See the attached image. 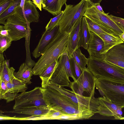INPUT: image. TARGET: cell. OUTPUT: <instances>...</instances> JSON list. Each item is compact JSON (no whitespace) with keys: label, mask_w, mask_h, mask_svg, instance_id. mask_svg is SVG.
Returning a JSON list of instances; mask_svg holds the SVG:
<instances>
[{"label":"cell","mask_w":124,"mask_h":124,"mask_svg":"<svg viewBox=\"0 0 124 124\" xmlns=\"http://www.w3.org/2000/svg\"><path fill=\"white\" fill-rule=\"evenodd\" d=\"M72 56L82 71L86 68V66L87 64L88 58L82 54L79 48H78L75 51Z\"/></svg>","instance_id":"cell-28"},{"label":"cell","mask_w":124,"mask_h":124,"mask_svg":"<svg viewBox=\"0 0 124 124\" xmlns=\"http://www.w3.org/2000/svg\"><path fill=\"white\" fill-rule=\"evenodd\" d=\"M14 0H0V14H1L13 3Z\"/></svg>","instance_id":"cell-33"},{"label":"cell","mask_w":124,"mask_h":124,"mask_svg":"<svg viewBox=\"0 0 124 124\" xmlns=\"http://www.w3.org/2000/svg\"><path fill=\"white\" fill-rule=\"evenodd\" d=\"M36 7L30 0H25L24 6V15L29 23L39 22L40 16Z\"/></svg>","instance_id":"cell-19"},{"label":"cell","mask_w":124,"mask_h":124,"mask_svg":"<svg viewBox=\"0 0 124 124\" xmlns=\"http://www.w3.org/2000/svg\"><path fill=\"white\" fill-rule=\"evenodd\" d=\"M65 4V8L59 24V30L70 33L77 22L84 16L88 2L85 0H81L75 5Z\"/></svg>","instance_id":"cell-6"},{"label":"cell","mask_w":124,"mask_h":124,"mask_svg":"<svg viewBox=\"0 0 124 124\" xmlns=\"http://www.w3.org/2000/svg\"><path fill=\"white\" fill-rule=\"evenodd\" d=\"M95 87L102 96L122 108L124 107V82L97 78Z\"/></svg>","instance_id":"cell-4"},{"label":"cell","mask_w":124,"mask_h":124,"mask_svg":"<svg viewBox=\"0 0 124 124\" xmlns=\"http://www.w3.org/2000/svg\"><path fill=\"white\" fill-rule=\"evenodd\" d=\"M85 0L87 1L88 0Z\"/></svg>","instance_id":"cell-44"},{"label":"cell","mask_w":124,"mask_h":124,"mask_svg":"<svg viewBox=\"0 0 124 124\" xmlns=\"http://www.w3.org/2000/svg\"><path fill=\"white\" fill-rule=\"evenodd\" d=\"M71 77L74 81L76 80L71 70L69 57L68 52L62 54L59 57L50 78V81L61 87H69Z\"/></svg>","instance_id":"cell-8"},{"label":"cell","mask_w":124,"mask_h":124,"mask_svg":"<svg viewBox=\"0 0 124 124\" xmlns=\"http://www.w3.org/2000/svg\"><path fill=\"white\" fill-rule=\"evenodd\" d=\"M42 91L44 100L49 109L64 114L77 115L81 119H88L95 114L85 106L76 103L50 84L47 88H42Z\"/></svg>","instance_id":"cell-1"},{"label":"cell","mask_w":124,"mask_h":124,"mask_svg":"<svg viewBox=\"0 0 124 124\" xmlns=\"http://www.w3.org/2000/svg\"><path fill=\"white\" fill-rule=\"evenodd\" d=\"M30 24L25 18L22 9L19 6L14 14L6 20L4 27L8 31L9 36L12 40L16 41L26 37Z\"/></svg>","instance_id":"cell-5"},{"label":"cell","mask_w":124,"mask_h":124,"mask_svg":"<svg viewBox=\"0 0 124 124\" xmlns=\"http://www.w3.org/2000/svg\"><path fill=\"white\" fill-rule=\"evenodd\" d=\"M46 0H41V3L42 5L45 2Z\"/></svg>","instance_id":"cell-42"},{"label":"cell","mask_w":124,"mask_h":124,"mask_svg":"<svg viewBox=\"0 0 124 124\" xmlns=\"http://www.w3.org/2000/svg\"><path fill=\"white\" fill-rule=\"evenodd\" d=\"M49 84L69 97L76 103L80 104L85 106L94 112V113L97 110L98 107L99 105L98 98L90 96H86L75 93L72 90L59 86L50 82Z\"/></svg>","instance_id":"cell-11"},{"label":"cell","mask_w":124,"mask_h":124,"mask_svg":"<svg viewBox=\"0 0 124 124\" xmlns=\"http://www.w3.org/2000/svg\"><path fill=\"white\" fill-rule=\"evenodd\" d=\"M63 13V11H62L60 14L54 17L51 18L46 25L45 27V30H51L58 25L62 16Z\"/></svg>","instance_id":"cell-32"},{"label":"cell","mask_w":124,"mask_h":124,"mask_svg":"<svg viewBox=\"0 0 124 124\" xmlns=\"http://www.w3.org/2000/svg\"><path fill=\"white\" fill-rule=\"evenodd\" d=\"M0 99H4L7 103L15 100L18 95L10 93L8 90L6 83L2 81H0Z\"/></svg>","instance_id":"cell-27"},{"label":"cell","mask_w":124,"mask_h":124,"mask_svg":"<svg viewBox=\"0 0 124 124\" xmlns=\"http://www.w3.org/2000/svg\"><path fill=\"white\" fill-rule=\"evenodd\" d=\"M98 101L99 105L95 113H98L104 116H113L116 120H121L123 117L122 107L112 102L105 97H98Z\"/></svg>","instance_id":"cell-12"},{"label":"cell","mask_w":124,"mask_h":124,"mask_svg":"<svg viewBox=\"0 0 124 124\" xmlns=\"http://www.w3.org/2000/svg\"><path fill=\"white\" fill-rule=\"evenodd\" d=\"M85 17L89 31L93 32L98 35L104 33H108L90 19Z\"/></svg>","instance_id":"cell-30"},{"label":"cell","mask_w":124,"mask_h":124,"mask_svg":"<svg viewBox=\"0 0 124 124\" xmlns=\"http://www.w3.org/2000/svg\"><path fill=\"white\" fill-rule=\"evenodd\" d=\"M110 18L122 29L124 31V19L112 15H109Z\"/></svg>","instance_id":"cell-34"},{"label":"cell","mask_w":124,"mask_h":124,"mask_svg":"<svg viewBox=\"0 0 124 124\" xmlns=\"http://www.w3.org/2000/svg\"><path fill=\"white\" fill-rule=\"evenodd\" d=\"M103 55L107 62L124 70V43L117 45Z\"/></svg>","instance_id":"cell-13"},{"label":"cell","mask_w":124,"mask_h":124,"mask_svg":"<svg viewBox=\"0 0 124 124\" xmlns=\"http://www.w3.org/2000/svg\"><path fill=\"white\" fill-rule=\"evenodd\" d=\"M71 70L74 77L77 80L82 74L83 71L72 56L69 58Z\"/></svg>","instance_id":"cell-29"},{"label":"cell","mask_w":124,"mask_h":124,"mask_svg":"<svg viewBox=\"0 0 124 124\" xmlns=\"http://www.w3.org/2000/svg\"><path fill=\"white\" fill-rule=\"evenodd\" d=\"M93 5L96 8L101 12L103 13H105L104 12L102 8L100 5V3H96Z\"/></svg>","instance_id":"cell-38"},{"label":"cell","mask_w":124,"mask_h":124,"mask_svg":"<svg viewBox=\"0 0 124 124\" xmlns=\"http://www.w3.org/2000/svg\"><path fill=\"white\" fill-rule=\"evenodd\" d=\"M90 36V31L85 17L83 16L82 18L79 31L78 47H82L87 50Z\"/></svg>","instance_id":"cell-21"},{"label":"cell","mask_w":124,"mask_h":124,"mask_svg":"<svg viewBox=\"0 0 124 124\" xmlns=\"http://www.w3.org/2000/svg\"><path fill=\"white\" fill-rule=\"evenodd\" d=\"M102 0H89L87 1L93 5L96 3H100Z\"/></svg>","instance_id":"cell-39"},{"label":"cell","mask_w":124,"mask_h":124,"mask_svg":"<svg viewBox=\"0 0 124 124\" xmlns=\"http://www.w3.org/2000/svg\"><path fill=\"white\" fill-rule=\"evenodd\" d=\"M88 5L84 16L98 25L108 33L119 36L124 32L110 17L108 13H102L88 1Z\"/></svg>","instance_id":"cell-7"},{"label":"cell","mask_w":124,"mask_h":124,"mask_svg":"<svg viewBox=\"0 0 124 124\" xmlns=\"http://www.w3.org/2000/svg\"><path fill=\"white\" fill-rule=\"evenodd\" d=\"M0 120H15L16 117H10L7 116H5L2 115V114L0 113Z\"/></svg>","instance_id":"cell-36"},{"label":"cell","mask_w":124,"mask_h":124,"mask_svg":"<svg viewBox=\"0 0 124 124\" xmlns=\"http://www.w3.org/2000/svg\"><path fill=\"white\" fill-rule=\"evenodd\" d=\"M6 84L9 92L14 94H17L19 92L25 91L28 89L26 84L14 76L11 80Z\"/></svg>","instance_id":"cell-23"},{"label":"cell","mask_w":124,"mask_h":124,"mask_svg":"<svg viewBox=\"0 0 124 124\" xmlns=\"http://www.w3.org/2000/svg\"><path fill=\"white\" fill-rule=\"evenodd\" d=\"M87 69L97 78L124 82V70L108 63L103 58H88Z\"/></svg>","instance_id":"cell-3"},{"label":"cell","mask_w":124,"mask_h":124,"mask_svg":"<svg viewBox=\"0 0 124 124\" xmlns=\"http://www.w3.org/2000/svg\"><path fill=\"white\" fill-rule=\"evenodd\" d=\"M96 78L86 68L77 80L71 82L69 87L75 93L83 95L85 92L89 96L94 97Z\"/></svg>","instance_id":"cell-10"},{"label":"cell","mask_w":124,"mask_h":124,"mask_svg":"<svg viewBox=\"0 0 124 124\" xmlns=\"http://www.w3.org/2000/svg\"><path fill=\"white\" fill-rule=\"evenodd\" d=\"M59 31V25L51 30H45L43 32L36 47L32 53V56L36 58L40 57Z\"/></svg>","instance_id":"cell-14"},{"label":"cell","mask_w":124,"mask_h":124,"mask_svg":"<svg viewBox=\"0 0 124 124\" xmlns=\"http://www.w3.org/2000/svg\"><path fill=\"white\" fill-rule=\"evenodd\" d=\"M119 36L121 39L124 42V32L120 35Z\"/></svg>","instance_id":"cell-41"},{"label":"cell","mask_w":124,"mask_h":124,"mask_svg":"<svg viewBox=\"0 0 124 124\" xmlns=\"http://www.w3.org/2000/svg\"><path fill=\"white\" fill-rule=\"evenodd\" d=\"M15 69L10 68L8 65L7 60L0 61V81L6 83L11 80L14 77Z\"/></svg>","instance_id":"cell-24"},{"label":"cell","mask_w":124,"mask_h":124,"mask_svg":"<svg viewBox=\"0 0 124 124\" xmlns=\"http://www.w3.org/2000/svg\"><path fill=\"white\" fill-rule=\"evenodd\" d=\"M103 40L104 46L100 52L101 55L105 54L109 50L115 46L124 42L119 36L108 33H104L98 35Z\"/></svg>","instance_id":"cell-18"},{"label":"cell","mask_w":124,"mask_h":124,"mask_svg":"<svg viewBox=\"0 0 124 124\" xmlns=\"http://www.w3.org/2000/svg\"><path fill=\"white\" fill-rule=\"evenodd\" d=\"M49 110L48 107L46 105L28 107L4 112L25 114L34 116L44 115L47 113Z\"/></svg>","instance_id":"cell-17"},{"label":"cell","mask_w":124,"mask_h":124,"mask_svg":"<svg viewBox=\"0 0 124 124\" xmlns=\"http://www.w3.org/2000/svg\"><path fill=\"white\" fill-rule=\"evenodd\" d=\"M90 32V36L87 49L89 56L90 58H101L102 55L100 54V53L104 46L103 41L98 35L92 31Z\"/></svg>","instance_id":"cell-15"},{"label":"cell","mask_w":124,"mask_h":124,"mask_svg":"<svg viewBox=\"0 0 124 124\" xmlns=\"http://www.w3.org/2000/svg\"><path fill=\"white\" fill-rule=\"evenodd\" d=\"M69 33L60 31L55 35L33 68V75H39L63 54L68 53Z\"/></svg>","instance_id":"cell-2"},{"label":"cell","mask_w":124,"mask_h":124,"mask_svg":"<svg viewBox=\"0 0 124 124\" xmlns=\"http://www.w3.org/2000/svg\"><path fill=\"white\" fill-rule=\"evenodd\" d=\"M13 41L9 36H0V54H3L4 51L11 46Z\"/></svg>","instance_id":"cell-31"},{"label":"cell","mask_w":124,"mask_h":124,"mask_svg":"<svg viewBox=\"0 0 124 124\" xmlns=\"http://www.w3.org/2000/svg\"><path fill=\"white\" fill-rule=\"evenodd\" d=\"M67 0H46L42 5L45 10L54 16H57L62 12V6L66 3Z\"/></svg>","instance_id":"cell-22"},{"label":"cell","mask_w":124,"mask_h":124,"mask_svg":"<svg viewBox=\"0 0 124 124\" xmlns=\"http://www.w3.org/2000/svg\"><path fill=\"white\" fill-rule=\"evenodd\" d=\"M21 0H14L12 4L3 13L0 14V23L4 25L9 17L14 14L15 11L20 6Z\"/></svg>","instance_id":"cell-26"},{"label":"cell","mask_w":124,"mask_h":124,"mask_svg":"<svg viewBox=\"0 0 124 124\" xmlns=\"http://www.w3.org/2000/svg\"><path fill=\"white\" fill-rule=\"evenodd\" d=\"M58 60H55L39 75L41 80L42 88H46L48 87L50 82V78L51 76L54 71Z\"/></svg>","instance_id":"cell-25"},{"label":"cell","mask_w":124,"mask_h":124,"mask_svg":"<svg viewBox=\"0 0 124 124\" xmlns=\"http://www.w3.org/2000/svg\"><path fill=\"white\" fill-rule=\"evenodd\" d=\"M25 0H21V2L20 5V6L22 9L23 13L24 15V6Z\"/></svg>","instance_id":"cell-40"},{"label":"cell","mask_w":124,"mask_h":124,"mask_svg":"<svg viewBox=\"0 0 124 124\" xmlns=\"http://www.w3.org/2000/svg\"><path fill=\"white\" fill-rule=\"evenodd\" d=\"M33 68L26 63H22L19 68L17 72H14V76L17 79L26 84H31L32 76L33 75Z\"/></svg>","instance_id":"cell-20"},{"label":"cell","mask_w":124,"mask_h":124,"mask_svg":"<svg viewBox=\"0 0 124 124\" xmlns=\"http://www.w3.org/2000/svg\"><path fill=\"white\" fill-rule=\"evenodd\" d=\"M9 36L8 31L5 29L4 26L0 25V36Z\"/></svg>","instance_id":"cell-35"},{"label":"cell","mask_w":124,"mask_h":124,"mask_svg":"<svg viewBox=\"0 0 124 124\" xmlns=\"http://www.w3.org/2000/svg\"><path fill=\"white\" fill-rule=\"evenodd\" d=\"M82 18L77 22L69 33L67 45L68 53L69 58L72 56L73 53L78 48L79 31Z\"/></svg>","instance_id":"cell-16"},{"label":"cell","mask_w":124,"mask_h":124,"mask_svg":"<svg viewBox=\"0 0 124 124\" xmlns=\"http://www.w3.org/2000/svg\"><path fill=\"white\" fill-rule=\"evenodd\" d=\"M120 120H124V117H123Z\"/></svg>","instance_id":"cell-43"},{"label":"cell","mask_w":124,"mask_h":124,"mask_svg":"<svg viewBox=\"0 0 124 124\" xmlns=\"http://www.w3.org/2000/svg\"><path fill=\"white\" fill-rule=\"evenodd\" d=\"M33 2L36 7L39 8V10L41 11L42 4L41 0H32Z\"/></svg>","instance_id":"cell-37"},{"label":"cell","mask_w":124,"mask_h":124,"mask_svg":"<svg viewBox=\"0 0 124 124\" xmlns=\"http://www.w3.org/2000/svg\"><path fill=\"white\" fill-rule=\"evenodd\" d=\"M14 100L13 110L46 105L43 98L42 88L39 87H36L30 91L22 92Z\"/></svg>","instance_id":"cell-9"}]
</instances>
